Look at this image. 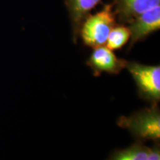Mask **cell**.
I'll return each mask as SVG.
<instances>
[{"mask_svg": "<svg viewBox=\"0 0 160 160\" xmlns=\"http://www.w3.org/2000/svg\"><path fill=\"white\" fill-rule=\"evenodd\" d=\"M126 62V60L118 58L113 51L103 45L93 48L86 64L93 74L99 77L102 73L117 74L125 68Z\"/></svg>", "mask_w": 160, "mask_h": 160, "instance_id": "obj_4", "label": "cell"}, {"mask_svg": "<svg viewBox=\"0 0 160 160\" xmlns=\"http://www.w3.org/2000/svg\"><path fill=\"white\" fill-rule=\"evenodd\" d=\"M113 12L120 23L128 24L142 13L160 5V0H112Z\"/></svg>", "mask_w": 160, "mask_h": 160, "instance_id": "obj_6", "label": "cell"}, {"mask_svg": "<svg viewBox=\"0 0 160 160\" xmlns=\"http://www.w3.org/2000/svg\"><path fill=\"white\" fill-rule=\"evenodd\" d=\"M131 32L129 49L160 29V5L142 13L128 23Z\"/></svg>", "mask_w": 160, "mask_h": 160, "instance_id": "obj_5", "label": "cell"}, {"mask_svg": "<svg viewBox=\"0 0 160 160\" xmlns=\"http://www.w3.org/2000/svg\"><path fill=\"white\" fill-rule=\"evenodd\" d=\"M112 4H107L101 11L89 14L80 27V36L84 45L92 48L106 44L110 32L117 25Z\"/></svg>", "mask_w": 160, "mask_h": 160, "instance_id": "obj_2", "label": "cell"}, {"mask_svg": "<svg viewBox=\"0 0 160 160\" xmlns=\"http://www.w3.org/2000/svg\"><path fill=\"white\" fill-rule=\"evenodd\" d=\"M117 124L127 129L139 142L159 141L160 112L158 104H152L151 107L140 110L129 117L122 116L118 119Z\"/></svg>", "mask_w": 160, "mask_h": 160, "instance_id": "obj_1", "label": "cell"}, {"mask_svg": "<svg viewBox=\"0 0 160 160\" xmlns=\"http://www.w3.org/2000/svg\"><path fill=\"white\" fill-rule=\"evenodd\" d=\"M125 68L135 81L139 97L152 104H158L160 99L159 65L127 61Z\"/></svg>", "mask_w": 160, "mask_h": 160, "instance_id": "obj_3", "label": "cell"}, {"mask_svg": "<svg viewBox=\"0 0 160 160\" xmlns=\"http://www.w3.org/2000/svg\"><path fill=\"white\" fill-rule=\"evenodd\" d=\"M131 37V32L128 26L116 25L112 28L108 37L106 47L111 51L121 49L127 44Z\"/></svg>", "mask_w": 160, "mask_h": 160, "instance_id": "obj_9", "label": "cell"}, {"mask_svg": "<svg viewBox=\"0 0 160 160\" xmlns=\"http://www.w3.org/2000/svg\"><path fill=\"white\" fill-rule=\"evenodd\" d=\"M101 0H65V5L73 30V38L77 42L79 30L86 17L91 14V11L99 4Z\"/></svg>", "mask_w": 160, "mask_h": 160, "instance_id": "obj_7", "label": "cell"}, {"mask_svg": "<svg viewBox=\"0 0 160 160\" xmlns=\"http://www.w3.org/2000/svg\"><path fill=\"white\" fill-rule=\"evenodd\" d=\"M149 148L137 142L125 149L114 151L108 160H146Z\"/></svg>", "mask_w": 160, "mask_h": 160, "instance_id": "obj_8", "label": "cell"}, {"mask_svg": "<svg viewBox=\"0 0 160 160\" xmlns=\"http://www.w3.org/2000/svg\"><path fill=\"white\" fill-rule=\"evenodd\" d=\"M146 160H160L159 142H154L151 148H149L148 155Z\"/></svg>", "mask_w": 160, "mask_h": 160, "instance_id": "obj_10", "label": "cell"}]
</instances>
